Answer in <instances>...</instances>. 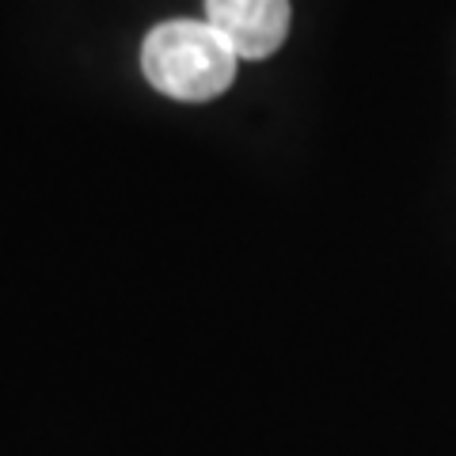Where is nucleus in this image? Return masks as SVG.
Returning <instances> with one entry per match:
<instances>
[{
    "label": "nucleus",
    "instance_id": "obj_1",
    "mask_svg": "<svg viewBox=\"0 0 456 456\" xmlns=\"http://www.w3.org/2000/svg\"><path fill=\"white\" fill-rule=\"evenodd\" d=\"M240 53L232 50L209 20H167L156 23L145 46H141V69L156 92L183 103L217 99L236 80Z\"/></svg>",
    "mask_w": 456,
    "mask_h": 456
},
{
    "label": "nucleus",
    "instance_id": "obj_2",
    "mask_svg": "<svg viewBox=\"0 0 456 456\" xmlns=\"http://www.w3.org/2000/svg\"><path fill=\"white\" fill-rule=\"evenodd\" d=\"M206 20L240 57L263 61L289 35V0H206Z\"/></svg>",
    "mask_w": 456,
    "mask_h": 456
}]
</instances>
